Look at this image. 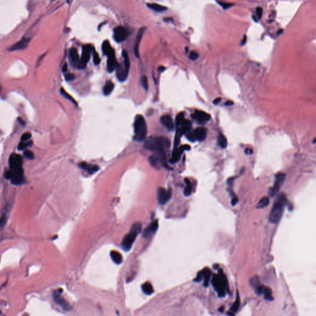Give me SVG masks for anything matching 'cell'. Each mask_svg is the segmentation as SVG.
<instances>
[{"instance_id":"obj_34","label":"cell","mask_w":316,"mask_h":316,"mask_svg":"<svg viewBox=\"0 0 316 316\" xmlns=\"http://www.w3.org/2000/svg\"><path fill=\"white\" fill-rule=\"evenodd\" d=\"M185 183H186V187H185V189H184V194L186 196H188L190 195L191 193H192V184H191L190 182H189V180L187 179V178H185Z\"/></svg>"},{"instance_id":"obj_46","label":"cell","mask_w":316,"mask_h":316,"mask_svg":"<svg viewBox=\"0 0 316 316\" xmlns=\"http://www.w3.org/2000/svg\"><path fill=\"white\" fill-rule=\"evenodd\" d=\"M31 138V134L30 133H25L22 135L21 137V140L22 142H27Z\"/></svg>"},{"instance_id":"obj_40","label":"cell","mask_w":316,"mask_h":316,"mask_svg":"<svg viewBox=\"0 0 316 316\" xmlns=\"http://www.w3.org/2000/svg\"><path fill=\"white\" fill-rule=\"evenodd\" d=\"M93 62L95 65H98L100 63V58L98 54V53L94 51L93 53Z\"/></svg>"},{"instance_id":"obj_48","label":"cell","mask_w":316,"mask_h":316,"mask_svg":"<svg viewBox=\"0 0 316 316\" xmlns=\"http://www.w3.org/2000/svg\"><path fill=\"white\" fill-rule=\"evenodd\" d=\"M219 4H221V6H222L224 9H228V8H229L230 7H231L232 6H233V4H231V3H223V2H219Z\"/></svg>"},{"instance_id":"obj_57","label":"cell","mask_w":316,"mask_h":316,"mask_svg":"<svg viewBox=\"0 0 316 316\" xmlns=\"http://www.w3.org/2000/svg\"><path fill=\"white\" fill-rule=\"evenodd\" d=\"M232 104H233V103L232 101H228L226 102V103H225V106H231Z\"/></svg>"},{"instance_id":"obj_41","label":"cell","mask_w":316,"mask_h":316,"mask_svg":"<svg viewBox=\"0 0 316 316\" xmlns=\"http://www.w3.org/2000/svg\"><path fill=\"white\" fill-rule=\"evenodd\" d=\"M141 81H142V86L143 87V89L147 91L148 90V79H147V77H146L145 75H143L142 77V79H141Z\"/></svg>"},{"instance_id":"obj_18","label":"cell","mask_w":316,"mask_h":316,"mask_svg":"<svg viewBox=\"0 0 316 316\" xmlns=\"http://www.w3.org/2000/svg\"><path fill=\"white\" fill-rule=\"evenodd\" d=\"M158 228V221L156 220L152 222L151 224L148 227L147 229H145L143 232V236L145 238H147L149 236L151 235L152 234L157 231Z\"/></svg>"},{"instance_id":"obj_56","label":"cell","mask_w":316,"mask_h":316,"mask_svg":"<svg viewBox=\"0 0 316 316\" xmlns=\"http://www.w3.org/2000/svg\"><path fill=\"white\" fill-rule=\"evenodd\" d=\"M18 121H19V124H20L21 125H25V122H24V121L21 118H18Z\"/></svg>"},{"instance_id":"obj_26","label":"cell","mask_w":316,"mask_h":316,"mask_svg":"<svg viewBox=\"0 0 316 316\" xmlns=\"http://www.w3.org/2000/svg\"><path fill=\"white\" fill-rule=\"evenodd\" d=\"M203 279H204V286L205 287H207L209 285V281H210L211 275V272L210 269L209 268H205L203 270Z\"/></svg>"},{"instance_id":"obj_30","label":"cell","mask_w":316,"mask_h":316,"mask_svg":"<svg viewBox=\"0 0 316 316\" xmlns=\"http://www.w3.org/2000/svg\"><path fill=\"white\" fill-rule=\"evenodd\" d=\"M262 294L264 295V297L266 300H267V301L273 300L272 291L270 288L266 287V286H264L263 291H262Z\"/></svg>"},{"instance_id":"obj_49","label":"cell","mask_w":316,"mask_h":316,"mask_svg":"<svg viewBox=\"0 0 316 316\" xmlns=\"http://www.w3.org/2000/svg\"><path fill=\"white\" fill-rule=\"evenodd\" d=\"M238 201H239V200H238V198L237 196H236L235 194H233V196H232V200H231V205L232 206H235L236 204H237Z\"/></svg>"},{"instance_id":"obj_43","label":"cell","mask_w":316,"mask_h":316,"mask_svg":"<svg viewBox=\"0 0 316 316\" xmlns=\"http://www.w3.org/2000/svg\"><path fill=\"white\" fill-rule=\"evenodd\" d=\"M187 138L189 141H190V142H195V140H196V137H195V135H194L193 132H188V133H187Z\"/></svg>"},{"instance_id":"obj_51","label":"cell","mask_w":316,"mask_h":316,"mask_svg":"<svg viewBox=\"0 0 316 316\" xmlns=\"http://www.w3.org/2000/svg\"><path fill=\"white\" fill-rule=\"evenodd\" d=\"M256 14H257V16L258 17V18L261 19L262 15V9L261 7H258L256 8Z\"/></svg>"},{"instance_id":"obj_6","label":"cell","mask_w":316,"mask_h":316,"mask_svg":"<svg viewBox=\"0 0 316 316\" xmlns=\"http://www.w3.org/2000/svg\"><path fill=\"white\" fill-rule=\"evenodd\" d=\"M141 229H142V225L140 223H135L133 225L130 232L124 236L122 240L121 246L124 251H128L131 249L135 241L136 237L140 233Z\"/></svg>"},{"instance_id":"obj_13","label":"cell","mask_w":316,"mask_h":316,"mask_svg":"<svg viewBox=\"0 0 316 316\" xmlns=\"http://www.w3.org/2000/svg\"><path fill=\"white\" fill-rule=\"evenodd\" d=\"M150 162L152 165L157 166L158 164L162 163L166 160L165 151H156L155 153L150 157Z\"/></svg>"},{"instance_id":"obj_1","label":"cell","mask_w":316,"mask_h":316,"mask_svg":"<svg viewBox=\"0 0 316 316\" xmlns=\"http://www.w3.org/2000/svg\"><path fill=\"white\" fill-rule=\"evenodd\" d=\"M9 168L5 174V177L9 179L12 183L20 185L24 182V171L22 168V158L20 155L12 154L9 158Z\"/></svg>"},{"instance_id":"obj_8","label":"cell","mask_w":316,"mask_h":316,"mask_svg":"<svg viewBox=\"0 0 316 316\" xmlns=\"http://www.w3.org/2000/svg\"><path fill=\"white\" fill-rule=\"evenodd\" d=\"M285 177L286 175L283 173H279L276 175L274 186L270 189L269 191V194L270 196H274L276 193L279 192L285 180Z\"/></svg>"},{"instance_id":"obj_42","label":"cell","mask_w":316,"mask_h":316,"mask_svg":"<svg viewBox=\"0 0 316 316\" xmlns=\"http://www.w3.org/2000/svg\"><path fill=\"white\" fill-rule=\"evenodd\" d=\"M7 221V217L5 215L3 216L1 218H0V232H1L5 226L6 223Z\"/></svg>"},{"instance_id":"obj_5","label":"cell","mask_w":316,"mask_h":316,"mask_svg":"<svg viewBox=\"0 0 316 316\" xmlns=\"http://www.w3.org/2000/svg\"><path fill=\"white\" fill-rule=\"evenodd\" d=\"M147 128L145 120L142 115L136 116L134 122V140L137 142H142L146 138Z\"/></svg>"},{"instance_id":"obj_52","label":"cell","mask_w":316,"mask_h":316,"mask_svg":"<svg viewBox=\"0 0 316 316\" xmlns=\"http://www.w3.org/2000/svg\"><path fill=\"white\" fill-rule=\"evenodd\" d=\"M221 100L222 98H216L213 101V103L214 104H217L220 103V102L221 101Z\"/></svg>"},{"instance_id":"obj_17","label":"cell","mask_w":316,"mask_h":316,"mask_svg":"<svg viewBox=\"0 0 316 316\" xmlns=\"http://www.w3.org/2000/svg\"><path fill=\"white\" fill-rule=\"evenodd\" d=\"M115 69H116L117 77H118V79L120 81H124L127 79L129 72L127 71V70L125 69L124 66L122 67V65L117 64Z\"/></svg>"},{"instance_id":"obj_7","label":"cell","mask_w":316,"mask_h":316,"mask_svg":"<svg viewBox=\"0 0 316 316\" xmlns=\"http://www.w3.org/2000/svg\"><path fill=\"white\" fill-rule=\"evenodd\" d=\"M91 50V46L90 45H88L83 46L82 57L80 59L79 66H78L79 69H84V68L86 67L87 63H88L90 59Z\"/></svg>"},{"instance_id":"obj_24","label":"cell","mask_w":316,"mask_h":316,"mask_svg":"<svg viewBox=\"0 0 316 316\" xmlns=\"http://www.w3.org/2000/svg\"><path fill=\"white\" fill-rule=\"evenodd\" d=\"M111 257L114 263L119 264L122 262V256L118 251H112L111 252Z\"/></svg>"},{"instance_id":"obj_36","label":"cell","mask_w":316,"mask_h":316,"mask_svg":"<svg viewBox=\"0 0 316 316\" xmlns=\"http://www.w3.org/2000/svg\"><path fill=\"white\" fill-rule=\"evenodd\" d=\"M251 285L254 288V290L260 285V280L258 277L255 276L250 280Z\"/></svg>"},{"instance_id":"obj_15","label":"cell","mask_w":316,"mask_h":316,"mask_svg":"<svg viewBox=\"0 0 316 316\" xmlns=\"http://www.w3.org/2000/svg\"><path fill=\"white\" fill-rule=\"evenodd\" d=\"M108 62H107V69L109 72H112L115 69L117 66L116 59L115 57V55L114 51H112L109 55H108Z\"/></svg>"},{"instance_id":"obj_21","label":"cell","mask_w":316,"mask_h":316,"mask_svg":"<svg viewBox=\"0 0 316 316\" xmlns=\"http://www.w3.org/2000/svg\"><path fill=\"white\" fill-rule=\"evenodd\" d=\"M161 121L162 124L166 127L169 130H172L174 128V124L172 119L169 115H164L162 116Z\"/></svg>"},{"instance_id":"obj_20","label":"cell","mask_w":316,"mask_h":316,"mask_svg":"<svg viewBox=\"0 0 316 316\" xmlns=\"http://www.w3.org/2000/svg\"><path fill=\"white\" fill-rule=\"evenodd\" d=\"M79 166L80 168L85 170V171H86L89 174H93L95 172H96L97 171H98L100 169V167L98 166H96V165L92 166V165L89 164L84 162L79 163Z\"/></svg>"},{"instance_id":"obj_3","label":"cell","mask_w":316,"mask_h":316,"mask_svg":"<svg viewBox=\"0 0 316 316\" xmlns=\"http://www.w3.org/2000/svg\"><path fill=\"white\" fill-rule=\"evenodd\" d=\"M145 148L153 151H165L170 147L169 140L163 137H153L148 138L144 144Z\"/></svg>"},{"instance_id":"obj_23","label":"cell","mask_w":316,"mask_h":316,"mask_svg":"<svg viewBox=\"0 0 316 316\" xmlns=\"http://www.w3.org/2000/svg\"><path fill=\"white\" fill-rule=\"evenodd\" d=\"M240 297H239V292L237 291L235 301L232 304L231 308L230 309L229 313H228V314H230V315H234L235 313L238 310V309H239V306H240Z\"/></svg>"},{"instance_id":"obj_25","label":"cell","mask_w":316,"mask_h":316,"mask_svg":"<svg viewBox=\"0 0 316 316\" xmlns=\"http://www.w3.org/2000/svg\"><path fill=\"white\" fill-rule=\"evenodd\" d=\"M191 126H192V124L190 122V121L187 120H184L183 122L181 124V127L179 128L182 134L183 135V134H185L188 133L191 129Z\"/></svg>"},{"instance_id":"obj_22","label":"cell","mask_w":316,"mask_h":316,"mask_svg":"<svg viewBox=\"0 0 316 316\" xmlns=\"http://www.w3.org/2000/svg\"><path fill=\"white\" fill-rule=\"evenodd\" d=\"M28 41H29L28 38H24L21 40H20L19 42L16 43V44H14L13 46H12L9 50L15 51V50L24 49V48H25L27 46V44L28 43Z\"/></svg>"},{"instance_id":"obj_11","label":"cell","mask_w":316,"mask_h":316,"mask_svg":"<svg viewBox=\"0 0 316 316\" xmlns=\"http://www.w3.org/2000/svg\"><path fill=\"white\" fill-rule=\"evenodd\" d=\"M128 35L127 30L122 26H118L114 29V37L115 40L118 42L124 41Z\"/></svg>"},{"instance_id":"obj_60","label":"cell","mask_w":316,"mask_h":316,"mask_svg":"<svg viewBox=\"0 0 316 316\" xmlns=\"http://www.w3.org/2000/svg\"><path fill=\"white\" fill-rule=\"evenodd\" d=\"M282 31H283V30H282V29H280V30H279V32H278V35H279L280 32H282Z\"/></svg>"},{"instance_id":"obj_58","label":"cell","mask_w":316,"mask_h":316,"mask_svg":"<svg viewBox=\"0 0 316 316\" xmlns=\"http://www.w3.org/2000/svg\"><path fill=\"white\" fill-rule=\"evenodd\" d=\"M223 310H224V307L223 306H222V307H221L219 309V312H223Z\"/></svg>"},{"instance_id":"obj_63","label":"cell","mask_w":316,"mask_h":316,"mask_svg":"<svg viewBox=\"0 0 316 316\" xmlns=\"http://www.w3.org/2000/svg\"><path fill=\"white\" fill-rule=\"evenodd\" d=\"M53 1H54V0H53Z\"/></svg>"},{"instance_id":"obj_10","label":"cell","mask_w":316,"mask_h":316,"mask_svg":"<svg viewBox=\"0 0 316 316\" xmlns=\"http://www.w3.org/2000/svg\"><path fill=\"white\" fill-rule=\"evenodd\" d=\"M171 196V190H166L163 188H159L158 190V200L160 205L166 204Z\"/></svg>"},{"instance_id":"obj_54","label":"cell","mask_w":316,"mask_h":316,"mask_svg":"<svg viewBox=\"0 0 316 316\" xmlns=\"http://www.w3.org/2000/svg\"><path fill=\"white\" fill-rule=\"evenodd\" d=\"M246 40H247V37H246V35H245V36L243 37V39H242V41H241V45H244L245 44V43H246Z\"/></svg>"},{"instance_id":"obj_61","label":"cell","mask_w":316,"mask_h":316,"mask_svg":"<svg viewBox=\"0 0 316 316\" xmlns=\"http://www.w3.org/2000/svg\"><path fill=\"white\" fill-rule=\"evenodd\" d=\"M72 1V0H67V2H68V3H70V2Z\"/></svg>"},{"instance_id":"obj_33","label":"cell","mask_w":316,"mask_h":316,"mask_svg":"<svg viewBox=\"0 0 316 316\" xmlns=\"http://www.w3.org/2000/svg\"><path fill=\"white\" fill-rule=\"evenodd\" d=\"M122 55L124 57V66L125 67V69L127 70V71L129 72V68H130V60H129L128 53L127 51L124 50L122 52Z\"/></svg>"},{"instance_id":"obj_50","label":"cell","mask_w":316,"mask_h":316,"mask_svg":"<svg viewBox=\"0 0 316 316\" xmlns=\"http://www.w3.org/2000/svg\"><path fill=\"white\" fill-rule=\"evenodd\" d=\"M203 279V271L201 270V272H199V273L198 274L196 278L195 279H194V281H201Z\"/></svg>"},{"instance_id":"obj_28","label":"cell","mask_w":316,"mask_h":316,"mask_svg":"<svg viewBox=\"0 0 316 316\" xmlns=\"http://www.w3.org/2000/svg\"><path fill=\"white\" fill-rule=\"evenodd\" d=\"M147 5L150 9H152L154 11L158 12L164 11L167 9L166 6H164L162 5H161V4L156 3H148L147 4Z\"/></svg>"},{"instance_id":"obj_9","label":"cell","mask_w":316,"mask_h":316,"mask_svg":"<svg viewBox=\"0 0 316 316\" xmlns=\"http://www.w3.org/2000/svg\"><path fill=\"white\" fill-rule=\"evenodd\" d=\"M61 291H59V290H56L53 293V299L55 302L65 310H69L71 309L70 304L68 303L66 299L62 297L61 295Z\"/></svg>"},{"instance_id":"obj_27","label":"cell","mask_w":316,"mask_h":316,"mask_svg":"<svg viewBox=\"0 0 316 316\" xmlns=\"http://www.w3.org/2000/svg\"><path fill=\"white\" fill-rule=\"evenodd\" d=\"M114 87V85L112 82L108 81V82H106L103 87V93L104 94V95L108 96L110 95L112 93V91H113Z\"/></svg>"},{"instance_id":"obj_12","label":"cell","mask_w":316,"mask_h":316,"mask_svg":"<svg viewBox=\"0 0 316 316\" xmlns=\"http://www.w3.org/2000/svg\"><path fill=\"white\" fill-rule=\"evenodd\" d=\"M192 118L195 120L198 123L204 124L211 119V116L210 114L205 113V112L201 111H195L193 114L192 115Z\"/></svg>"},{"instance_id":"obj_19","label":"cell","mask_w":316,"mask_h":316,"mask_svg":"<svg viewBox=\"0 0 316 316\" xmlns=\"http://www.w3.org/2000/svg\"><path fill=\"white\" fill-rule=\"evenodd\" d=\"M194 134L195 135L196 139L200 142L205 140L207 136V130L205 128L200 127L195 129L194 131Z\"/></svg>"},{"instance_id":"obj_38","label":"cell","mask_w":316,"mask_h":316,"mask_svg":"<svg viewBox=\"0 0 316 316\" xmlns=\"http://www.w3.org/2000/svg\"><path fill=\"white\" fill-rule=\"evenodd\" d=\"M32 144V141H30V142H22L21 143H19V146H18V149L19 150H24L27 147H29V146H30Z\"/></svg>"},{"instance_id":"obj_37","label":"cell","mask_w":316,"mask_h":316,"mask_svg":"<svg viewBox=\"0 0 316 316\" xmlns=\"http://www.w3.org/2000/svg\"><path fill=\"white\" fill-rule=\"evenodd\" d=\"M61 94L62 95V96H64V97H65V98H66V99H67L68 100H69L70 101H71L72 103H73L74 104L77 105V103H76V101H75V100H74V98H73L71 95H69V94L67 93H66V91L64 89H61Z\"/></svg>"},{"instance_id":"obj_31","label":"cell","mask_w":316,"mask_h":316,"mask_svg":"<svg viewBox=\"0 0 316 316\" xmlns=\"http://www.w3.org/2000/svg\"><path fill=\"white\" fill-rule=\"evenodd\" d=\"M102 50H103L104 54L107 56L109 55L110 53L113 51V50L112 49V48L109 44V41L107 40L104 41V43H103V45H102Z\"/></svg>"},{"instance_id":"obj_16","label":"cell","mask_w":316,"mask_h":316,"mask_svg":"<svg viewBox=\"0 0 316 316\" xmlns=\"http://www.w3.org/2000/svg\"><path fill=\"white\" fill-rule=\"evenodd\" d=\"M69 59L71 64L75 67L79 66V62H80V58L79 53L77 49L74 48H72L69 51Z\"/></svg>"},{"instance_id":"obj_2","label":"cell","mask_w":316,"mask_h":316,"mask_svg":"<svg viewBox=\"0 0 316 316\" xmlns=\"http://www.w3.org/2000/svg\"><path fill=\"white\" fill-rule=\"evenodd\" d=\"M286 205V198L284 194L281 193L276 198L274 204L270 211L269 219L270 223H278L283 216L285 207Z\"/></svg>"},{"instance_id":"obj_45","label":"cell","mask_w":316,"mask_h":316,"mask_svg":"<svg viewBox=\"0 0 316 316\" xmlns=\"http://www.w3.org/2000/svg\"><path fill=\"white\" fill-rule=\"evenodd\" d=\"M199 56V55L198 54V53L195 51H192L190 53V54H189V59H190L191 60H193V61H194L198 59V57Z\"/></svg>"},{"instance_id":"obj_39","label":"cell","mask_w":316,"mask_h":316,"mask_svg":"<svg viewBox=\"0 0 316 316\" xmlns=\"http://www.w3.org/2000/svg\"><path fill=\"white\" fill-rule=\"evenodd\" d=\"M184 120H185V119H184V114L183 113H179L176 117V124L177 125H181L182 123L183 122Z\"/></svg>"},{"instance_id":"obj_47","label":"cell","mask_w":316,"mask_h":316,"mask_svg":"<svg viewBox=\"0 0 316 316\" xmlns=\"http://www.w3.org/2000/svg\"><path fill=\"white\" fill-rule=\"evenodd\" d=\"M75 75L72 74H68L65 75V79L67 81H72L75 79Z\"/></svg>"},{"instance_id":"obj_62","label":"cell","mask_w":316,"mask_h":316,"mask_svg":"<svg viewBox=\"0 0 316 316\" xmlns=\"http://www.w3.org/2000/svg\"><path fill=\"white\" fill-rule=\"evenodd\" d=\"M0 92H1V86H0Z\"/></svg>"},{"instance_id":"obj_53","label":"cell","mask_w":316,"mask_h":316,"mask_svg":"<svg viewBox=\"0 0 316 316\" xmlns=\"http://www.w3.org/2000/svg\"><path fill=\"white\" fill-rule=\"evenodd\" d=\"M245 153L248 155H250L252 153V149L251 148H246L245 149Z\"/></svg>"},{"instance_id":"obj_55","label":"cell","mask_w":316,"mask_h":316,"mask_svg":"<svg viewBox=\"0 0 316 316\" xmlns=\"http://www.w3.org/2000/svg\"><path fill=\"white\" fill-rule=\"evenodd\" d=\"M67 71V63H66V64H64V65L62 67V72H66Z\"/></svg>"},{"instance_id":"obj_14","label":"cell","mask_w":316,"mask_h":316,"mask_svg":"<svg viewBox=\"0 0 316 316\" xmlns=\"http://www.w3.org/2000/svg\"><path fill=\"white\" fill-rule=\"evenodd\" d=\"M145 31V27L140 28L137 33V37H136V38H135V45H134V53H135V55L137 57H139V45H140V41L142 39V37L143 36Z\"/></svg>"},{"instance_id":"obj_29","label":"cell","mask_w":316,"mask_h":316,"mask_svg":"<svg viewBox=\"0 0 316 316\" xmlns=\"http://www.w3.org/2000/svg\"><path fill=\"white\" fill-rule=\"evenodd\" d=\"M142 290L147 295H150L154 293V289L152 285L149 282H146L142 285Z\"/></svg>"},{"instance_id":"obj_44","label":"cell","mask_w":316,"mask_h":316,"mask_svg":"<svg viewBox=\"0 0 316 316\" xmlns=\"http://www.w3.org/2000/svg\"><path fill=\"white\" fill-rule=\"evenodd\" d=\"M24 156H25L26 158H27L28 159H34L33 153L32 151H29V150H27V151H26L25 152H24Z\"/></svg>"},{"instance_id":"obj_59","label":"cell","mask_w":316,"mask_h":316,"mask_svg":"<svg viewBox=\"0 0 316 316\" xmlns=\"http://www.w3.org/2000/svg\"><path fill=\"white\" fill-rule=\"evenodd\" d=\"M165 69L164 67H160V71H161V72H162V71H164Z\"/></svg>"},{"instance_id":"obj_35","label":"cell","mask_w":316,"mask_h":316,"mask_svg":"<svg viewBox=\"0 0 316 316\" xmlns=\"http://www.w3.org/2000/svg\"><path fill=\"white\" fill-rule=\"evenodd\" d=\"M218 143L221 147L223 148H225L227 146V140L224 135L222 133L219 135L218 137Z\"/></svg>"},{"instance_id":"obj_32","label":"cell","mask_w":316,"mask_h":316,"mask_svg":"<svg viewBox=\"0 0 316 316\" xmlns=\"http://www.w3.org/2000/svg\"><path fill=\"white\" fill-rule=\"evenodd\" d=\"M269 204V198L267 197V196H264V197L262 198V199H261V200L258 202V203H257L256 207L259 208V209L264 208V207L268 206Z\"/></svg>"},{"instance_id":"obj_4","label":"cell","mask_w":316,"mask_h":316,"mask_svg":"<svg viewBox=\"0 0 316 316\" xmlns=\"http://www.w3.org/2000/svg\"><path fill=\"white\" fill-rule=\"evenodd\" d=\"M227 279L222 269L219 270V274H214L212 279V284L214 288L217 291L220 297H223L227 290Z\"/></svg>"}]
</instances>
